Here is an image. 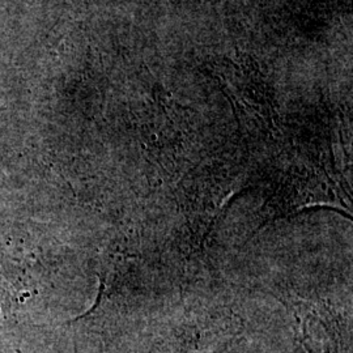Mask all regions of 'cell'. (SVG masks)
Returning a JSON list of instances; mask_svg holds the SVG:
<instances>
[{"label": "cell", "instance_id": "6da1fadb", "mask_svg": "<svg viewBox=\"0 0 353 353\" xmlns=\"http://www.w3.org/2000/svg\"><path fill=\"white\" fill-rule=\"evenodd\" d=\"M248 322L225 309L170 318L147 330L138 353H261L274 344H250Z\"/></svg>", "mask_w": 353, "mask_h": 353}, {"label": "cell", "instance_id": "7a4b0ae2", "mask_svg": "<svg viewBox=\"0 0 353 353\" xmlns=\"http://www.w3.org/2000/svg\"><path fill=\"white\" fill-rule=\"evenodd\" d=\"M262 353H280L278 348H275V350H270V351H265V352Z\"/></svg>", "mask_w": 353, "mask_h": 353}]
</instances>
